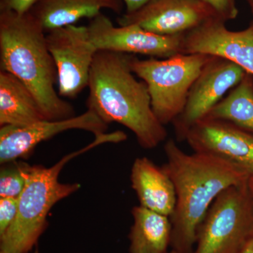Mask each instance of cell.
Returning <instances> with one entry per match:
<instances>
[{"mask_svg": "<svg viewBox=\"0 0 253 253\" xmlns=\"http://www.w3.org/2000/svg\"><path fill=\"white\" fill-rule=\"evenodd\" d=\"M163 166L174 183L176 207L169 217L170 247L176 253H194L198 232L214 200L224 190L248 182L250 176L225 160L207 154H188L169 139Z\"/></svg>", "mask_w": 253, "mask_h": 253, "instance_id": "cell-1", "label": "cell"}, {"mask_svg": "<svg viewBox=\"0 0 253 253\" xmlns=\"http://www.w3.org/2000/svg\"><path fill=\"white\" fill-rule=\"evenodd\" d=\"M131 55L97 51L89 76L86 106L106 124L126 126L141 147L152 149L166 140L168 131L153 111L147 85L131 71Z\"/></svg>", "mask_w": 253, "mask_h": 253, "instance_id": "cell-2", "label": "cell"}, {"mask_svg": "<svg viewBox=\"0 0 253 253\" xmlns=\"http://www.w3.org/2000/svg\"><path fill=\"white\" fill-rule=\"evenodd\" d=\"M45 33L30 11H0V68L27 86L47 121L75 117L72 105L55 89L57 70L48 49Z\"/></svg>", "mask_w": 253, "mask_h": 253, "instance_id": "cell-3", "label": "cell"}, {"mask_svg": "<svg viewBox=\"0 0 253 253\" xmlns=\"http://www.w3.org/2000/svg\"><path fill=\"white\" fill-rule=\"evenodd\" d=\"M126 140V134L116 131L95 136L87 146L70 153L49 168L26 163V184L18 197L17 216L11 226L0 236V253H28L34 247L46 227L48 213L61 200L81 189L78 183L63 184L60 173L68 161L96 146Z\"/></svg>", "mask_w": 253, "mask_h": 253, "instance_id": "cell-4", "label": "cell"}, {"mask_svg": "<svg viewBox=\"0 0 253 253\" xmlns=\"http://www.w3.org/2000/svg\"><path fill=\"white\" fill-rule=\"evenodd\" d=\"M212 56L179 54L168 59L141 60L131 55V71L147 85L153 111L163 126L180 116L191 86Z\"/></svg>", "mask_w": 253, "mask_h": 253, "instance_id": "cell-5", "label": "cell"}, {"mask_svg": "<svg viewBox=\"0 0 253 253\" xmlns=\"http://www.w3.org/2000/svg\"><path fill=\"white\" fill-rule=\"evenodd\" d=\"M248 182L228 188L214 200L193 253H238L252 237L253 197Z\"/></svg>", "mask_w": 253, "mask_h": 253, "instance_id": "cell-6", "label": "cell"}, {"mask_svg": "<svg viewBox=\"0 0 253 253\" xmlns=\"http://www.w3.org/2000/svg\"><path fill=\"white\" fill-rule=\"evenodd\" d=\"M46 44L58 74L59 94L73 99L88 87L97 49L87 26H64L46 32Z\"/></svg>", "mask_w": 253, "mask_h": 253, "instance_id": "cell-7", "label": "cell"}, {"mask_svg": "<svg viewBox=\"0 0 253 253\" xmlns=\"http://www.w3.org/2000/svg\"><path fill=\"white\" fill-rule=\"evenodd\" d=\"M246 73L236 63L212 56L191 86L184 111L172 123L177 141H185L189 129L204 119Z\"/></svg>", "mask_w": 253, "mask_h": 253, "instance_id": "cell-8", "label": "cell"}, {"mask_svg": "<svg viewBox=\"0 0 253 253\" xmlns=\"http://www.w3.org/2000/svg\"><path fill=\"white\" fill-rule=\"evenodd\" d=\"M86 26L91 41L98 51L145 55L161 59L182 54L185 34L161 36L135 24L116 27L103 13L89 20Z\"/></svg>", "mask_w": 253, "mask_h": 253, "instance_id": "cell-9", "label": "cell"}, {"mask_svg": "<svg viewBox=\"0 0 253 253\" xmlns=\"http://www.w3.org/2000/svg\"><path fill=\"white\" fill-rule=\"evenodd\" d=\"M217 16L214 9L201 0H151L134 12L125 13L118 23L119 26L137 25L161 36H176L186 34Z\"/></svg>", "mask_w": 253, "mask_h": 253, "instance_id": "cell-10", "label": "cell"}, {"mask_svg": "<svg viewBox=\"0 0 253 253\" xmlns=\"http://www.w3.org/2000/svg\"><path fill=\"white\" fill-rule=\"evenodd\" d=\"M109 125L87 110L85 113L61 121H39L23 126H4L0 129V163L5 165L31 154L42 141L63 131L82 129L94 136L106 134Z\"/></svg>", "mask_w": 253, "mask_h": 253, "instance_id": "cell-11", "label": "cell"}, {"mask_svg": "<svg viewBox=\"0 0 253 253\" xmlns=\"http://www.w3.org/2000/svg\"><path fill=\"white\" fill-rule=\"evenodd\" d=\"M185 141L194 152L225 160L253 178V133L226 121L205 118L189 129Z\"/></svg>", "mask_w": 253, "mask_h": 253, "instance_id": "cell-12", "label": "cell"}, {"mask_svg": "<svg viewBox=\"0 0 253 253\" xmlns=\"http://www.w3.org/2000/svg\"><path fill=\"white\" fill-rule=\"evenodd\" d=\"M225 23L217 16L186 33L182 54L219 56L253 76V22L241 31L227 29Z\"/></svg>", "mask_w": 253, "mask_h": 253, "instance_id": "cell-13", "label": "cell"}, {"mask_svg": "<svg viewBox=\"0 0 253 253\" xmlns=\"http://www.w3.org/2000/svg\"><path fill=\"white\" fill-rule=\"evenodd\" d=\"M130 179L141 206L168 217L172 215L176 207V190L163 167L148 158H137L131 167Z\"/></svg>", "mask_w": 253, "mask_h": 253, "instance_id": "cell-14", "label": "cell"}, {"mask_svg": "<svg viewBox=\"0 0 253 253\" xmlns=\"http://www.w3.org/2000/svg\"><path fill=\"white\" fill-rule=\"evenodd\" d=\"M123 0H38L30 11L46 32L89 20L109 9L121 14Z\"/></svg>", "mask_w": 253, "mask_h": 253, "instance_id": "cell-15", "label": "cell"}, {"mask_svg": "<svg viewBox=\"0 0 253 253\" xmlns=\"http://www.w3.org/2000/svg\"><path fill=\"white\" fill-rule=\"evenodd\" d=\"M46 120L34 95L7 71H0V126H23Z\"/></svg>", "mask_w": 253, "mask_h": 253, "instance_id": "cell-16", "label": "cell"}, {"mask_svg": "<svg viewBox=\"0 0 253 253\" xmlns=\"http://www.w3.org/2000/svg\"><path fill=\"white\" fill-rule=\"evenodd\" d=\"M134 223L129 239L130 253H168L172 239L169 217L142 206L131 210Z\"/></svg>", "mask_w": 253, "mask_h": 253, "instance_id": "cell-17", "label": "cell"}, {"mask_svg": "<svg viewBox=\"0 0 253 253\" xmlns=\"http://www.w3.org/2000/svg\"><path fill=\"white\" fill-rule=\"evenodd\" d=\"M206 118L226 121L253 133V75L246 73L241 83L233 88Z\"/></svg>", "mask_w": 253, "mask_h": 253, "instance_id": "cell-18", "label": "cell"}, {"mask_svg": "<svg viewBox=\"0 0 253 253\" xmlns=\"http://www.w3.org/2000/svg\"><path fill=\"white\" fill-rule=\"evenodd\" d=\"M14 163V162H12ZM25 163L15 162L0 171V198H18L26 184Z\"/></svg>", "mask_w": 253, "mask_h": 253, "instance_id": "cell-19", "label": "cell"}, {"mask_svg": "<svg viewBox=\"0 0 253 253\" xmlns=\"http://www.w3.org/2000/svg\"><path fill=\"white\" fill-rule=\"evenodd\" d=\"M18 211V198H0V236L13 224Z\"/></svg>", "mask_w": 253, "mask_h": 253, "instance_id": "cell-20", "label": "cell"}, {"mask_svg": "<svg viewBox=\"0 0 253 253\" xmlns=\"http://www.w3.org/2000/svg\"><path fill=\"white\" fill-rule=\"evenodd\" d=\"M211 6L221 19L225 21L235 19L239 14V9L235 0H201Z\"/></svg>", "mask_w": 253, "mask_h": 253, "instance_id": "cell-21", "label": "cell"}, {"mask_svg": "<svg viewBox=\"0 0 253 253\" xmlns=\"http://www.w3.org/2000/svg\"><path fill=\"white\" fill-rule=\"evenodd\" d=\"M38 0H0V11H11L18 14L29 12Z\"/></svg>", "mask_w": 253, "mask_h": 253, "instance_id": "cell-22", "label": "cell"}, {"mask_svg": "<svg viewBox=\"0 0 253 253\" xmlns=\"http://www.w3.org/2000/svg\"><path fill=\"white\" fill-rule=\"evenodd\" d=\"M151 0H123L126 6V14L134 12L140 9Z\"/></svg>", "mask_w": 253, "mask_h": 253, "instance_id": "cell-23", "label": "cell"}, {"mask_svg": "<svg viewBox=\"0 0 253 253\" xmlns=\"http://www.w3.org/2000/svg\"><path fill=\"white\" fill-rule=\"evenodd\" d=\"M238 253H253V236Z\"/></svg>", "mask_w": 253, "mask_h": 253, "instance_id": "cell-24", "label": "cell"}, {"mask_svg": "<svg viewBox=\"0 0 253 253\" xmlns=\"http://www.w3.org/2000/svg\"><path fill=\"white\" fill-rule=\"evenodd\" d=\"M248 184H249L250 191H251V194H252L253 197V178H249Z\"/></svg>", "mask_w": 253, "mask_h": 253, "instance_id": "cell-25", "label": "cell"}, {"mask_svg": "<svg viewBox=\"0 0 253 253\" xmlns=\"http://www.w3.org/2000/svg\"><path fill=\"white\" fill-rule=\"evenodd\" d=\"M250 7H251V11H252L253 14V0H248Z\"/></svg>", "mask_w": 253, "mask_h": 253, "instance_id": "cell-26", "label": "cell"}, {"mask_svg": "<svg viewBox=\"0 0 253 253\" xmlns=\"http://www.w3.org/2000/svg\"><path fill=\"white\" fill-rule=\"evenodd\" d=\"M33 253H39V252H38V250H36V251Z\"/></svg>", "mask_w": 253, "mask_h": 253, "instance_id": "cell-27", "label": "cell"}, {"mask_svg": "<svg viewBox=\"0 0 253 253\" xmlns=\"http://www.w3.org/2000/svg\"><path fill=\"white\" fill-rule=\"evenodd\" d=\"M168 253H176V252H174V251H171V252Z\"/></svg>", "mask_w": 253, "mask_h": 253, "instance_id": "cell-28", "label": "cell"}]
</instances>
